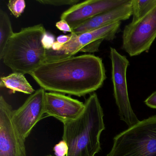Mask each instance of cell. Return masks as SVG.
<instances>
[{"label":"cell","instance_id":"cell-1","mask_svg":"<svg viewBox=\"0 0 156 156\" xmlns=\"http://www.w3.org/2000/svg\"><path fill=\"white\" fill-rule=\"evenodd\" d=\"M30 75L45 91L79 97L99 89L106 78L102 59L91 54L44 63Z\"/></svg>","mask_w":156,"mask_h":156},{"label":"cell","instance_id":"cell-2","mask_svg":"<svg viewBox=\"0 0 156 156\" xmlns=\"http://www.w3.org/2000/svg\"><path fill=\"white\" fill-rule=\"evenodd\" d=\"M103 108L93 93L75 119L63 124L62 140L68 147L66 156H95L101 150L100 136L105 129Z\"/></svg>","mask_w":156,"mask_h":156},{"label":"cell","instance_id":"cell-3","mask_svg":"<svg viewBox=\"0 0 156 156\" xmlns=\"http://www.w3.org/2000/svg\"><path fill=\"white\" fill-rule=\"evenodd\" d=\"M46 32L42 24L23 28L9 40L0 59L13 73L30 75L45 63L42 39Z\"/></svg>","mask_w":156,"mask_h":156},{"label":"cell","instance_id":"cell-4","mask_svg":"<svg viewBox=\"0 0 156 156\" xmlns=\"http://www.w3.org/2000/svg\"><path fill=\"white\" fill-rule=\"evenodd\" d=\"M106 156H156V115L115 136Z\"/></svg>","mask_w":156,"mask_h":156},{"label":"cell","instance_id":"cell-5","mask_svg":"<svg viewBox=\"0 0 156 156\" xmlns=\"http://www.w3.org/2000/svg\"><path fill=\"white\" fill-rule=\"evenodd\" d=\"M114 96L120 119L129 127L140 121L132 109L128 92L126 72L129 61L115 48H110Z\"/></svg>","mask_w":156,"mask_h":156},{"label":"cell","instance_id":"cell-6","mask_svg":"<svg viewBox=\"0 0 156 156\" xmlns=\"http://www.w3.org/2000/svg\"><path fill=\"white\" fill-rule=\"evenodd\" d=\"M156 38V6L136 22L125 26L122 48L129 56H137L148 51Z\"/></svg>","mask_w":156,"mask_h":156},{"label":"cell","instance_id":"cell-7","mask_svg":"<svg viewBox=\"0 0 156 156\" xmlns=\"http://www.w3.org/2000/svg\"><path fill=\"white\" fill-rule=\"evenodd\" d=\"M43 88L31 95L21 106L12 111V120L20 136L26 140L35 125L45 114L44 97Z\"/></svg>","mask_w":156,"mask_h":156},{"label":"cell","instance_id":"cell-8","mask_svg":"<svg viewBox=\"0 0 156 156\" xmlns=\"http://www.w3.org/2000/svg\"><path fill=\"white\" fill-rule=\"evenodd\" d=\"M12 107L0 97V156H27L24 140L12 120Z\"/></svg>","mask_w":156,"mask_h":156},{"label":"cell","instance_id":"cell-9","mask_svg":"<svg viewBox=\"0 0 156 156\" xmlns=\"http://www.w3.org/2000/svg\"><path fill=\"white\" fill-rule=\"evenodd\" d=\"M129 0H87L77 3L63 12L61 20L66 21L72 30L94 17L114 9Z\"/></svg>","mask_w":156,"mask_h":156},{"label":"cell","instance_id":"cell-10","mask_svg":"<svg viewBox=\"0 0 156 156\" xmlns=\"http://www.w3.org/2000/svg\"><path fill=\"white\" fill-rule=\"evenodd\" d=\"M45 113L63 124L75 119L83 111L84 103L64 94L45 93Z\"/></svg>","mask_w":156,"mask_h":156},{"label":"cell","instance_id":"cell-11","mask_svg":"<svg viewBox=\"0 0 156 156\" xmlns=\"http://www.w3.org/2000/svg\"><path fill=\"white\" fill-rule=\"evenodd\" d=\"M121 23V22L115 23L80 34L72 33L71 39L64 44L62 51L67 58L73 56L85 46L95 42L113 41L120 30Z\"/></svg>","mask_w":156,"mask_h":156},{"label":"cell","instance_id":"cell-12","mask_svg":"<svg viewBox=\"0 0 156 156\" xmlns=\"http://www.w3.org/2000/svg\"><path fill=\"white\" fill-rule=\"evenodd\" d=\"M132 15V0L114 9L90 19L72 30L73 33L80 34L99 29L115 23L128 20Z\"/></svg>","mask_w":156,"mask_h":156},{"label":"cell","instance_id":"cell-13","mask_svg":"<svg viewBox=\"0 0 156 156\" xmlns=\"http://www.w3.org/2000/svg\"><path fill=\"white\" fill-rule=\"evenodd\" d=\"M0 86L10 89L13 94L17 92L31 95L35 92L24 75L21 73H13L1 77Z\"/></svg>","mask_w":156,"mask_h":156},{"label":"cell","instance_id":"cell-14","mask_svg":"<svg viewBox=\"0 0 156 156\" xmlns=\"http://www.w3.org/2000/svg\"><path fill=\"white\" fill-rule=\"evenodd\" d=\"M14 33L9 15L2 10H0V56L2 55L9 40Z\"/></svg>","mask_w":156,"mask_h":156},{"label":"cell","instance_id":"cell-15","mask_svg":"<svg viewBox=\"0 0 156 156\" xmlns=\"http://www.w3.org/2000/svg\"><path fill=\"white\" fill-rule=\"evenodd\" d=\"M132 20L135 23L147 15L156 6V0H132Z\"/></svg>","mask_w":156,"mask_h":156},{"label":"cell","instance_id":"cell-16","mask_svg":"<svg viewBox=\"0 0 156 156\" xmlns=\"http://www.w3.org/2000/svg\"><path fill=\"white\" fill-rule=\"evenodd\" d=\"M8 7L12 14L15 18H18L24 12L26 2L24 0H10Z\"/></svg>","mask_w":156,"mask_h":156},{"label":"cell","instance_id":"cell-17","mask_svg":"<svg viewBox=\"0 0 156 156\" xmlns=\"http://www.w3.org/2000/svg\"><path fill=\"white\" fill-rule=\"evenodd\" d=\"M37 2L44 5L54 6H61L64 5H73L77 4L78 0H37Z\"/></svg>","mask_w":156,"mask_h":156},{"label":"cell","instance_id":"cell-18","mask_svg":"<svg viewBox=\"0 0 156 156\" xmlns=\"http://www.w3.org/2000/svg\"><path fill=\"white\" fill-rule=\"evenodd\" d=\"M53 151L55 156H66L68 152L67 143L64 140H61L54 146Z\"/></svg>","mask_w":156,"mask_h":156},{"label":"cell","instance_id":"cell-19","mask_svg":"<svg viewBox=\"0 0 156 156\" xmlns=\"http://www.w3.org/2000/svg\"><path fill=\"white\" fill-rule=\"evenodd\" d=\"M55 42V36L49 32H46L44 34L42 39V44L44 48L46 50H51Z\"/></svg>","mask_w":156,"mask_h":156},{"label":"cell","instance_id":"cell-20","mask_svg":"<svg viewBox=\"0 0 156 156\" xmlns=\"http://www.w3.org/2000/svg\"><path fill=\"white\" fill-rule=\"evenodd\" d=\"M103 41H99L90 44L85 46L81 50L80 52H83L94 53L99 51V46Z\"/></svg>","mask_w":156,"mask_h":156},{"label":"cell","instance_id":"cell-21","mask_svg":"<svg viewBox=\"0 0 156 156\" xmlns=\"http://www.w3.org/2000/svg\"><path fill=\"white\" fill-rule=\"evenodd\" d=\"M55 26L58 30L62 31L64 33H66V32H70L72 33L73 32L72 28H71L70 25L64 20H61L56 23Z\"/></svg>","mask_w":156,"mask_h":156},{"label":"cell","instance_id":"cell-22","mask_svg":"<svg viewBox=\"0 0 156 156\" xmlns=\"http://www.w3.org/2000/svg\"><path fill=\"white\" fill-rule=\"evenodd\" d=\"M144 103L149 107L156 109V91L151 94L145 100Z\"/></svg>","mask_w":156,"mask_h":156},{"label":"cell","instance_id":"cell-23","mask_svg":"<svg viewBox=\"0 0 156 156\" xmlns=\"http://www.w3.org/2000/svg\"><path fill=\"white\" fill-rule=\"evenodd\" d=\"M71 38V34L68 35H61L57 37L56 41L62 44H65L68 42Z\"/></svg>","mask_w":156,"mask_h":156},{"label":"cell","instance_id":"cell-24","mask_svg":"<svg viewBox=\"0 0 156 156\" xmlns=\"http://www.w3.org/2000/svg\"><path fill=\"white\" fill-rule=\"evenodd\" d=\"M63 45L64 44L60 43L58 42L57 41H56L53 45L51 49L53 51H62Z\"/></svg>","mask_w":156,"mask_h":156},{"label":"cell","instance_id":"cell-25","mask_svg":"<svg viewBox=\"0 0 156 156\" xmlns=\"http://www.w3.org/2000/svg\"><path fill=\"white\" fill-rule=\"evenodd\" d=\"M53 156V155H47V156Z\"/></svg>","mask_w":156,"mask_h":156}]
</instances>
